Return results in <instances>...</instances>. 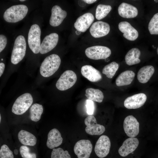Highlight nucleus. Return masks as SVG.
Wrapping results in <instances>:
<instances>
[{"instance_id": "nucleus-32", "label": "nucleus", "mask_w": 158, "mask_h": 158, "mask_svg": "<svg viewBox=\"0 0 158 158\" xmlns=\"http://www.w3.org/2000/svg\"><path fill=\"white\" fill-rule=\"evenodd\" d=\"M19 151L21 155L23 158H37L36 154L31 153L30 148L25 145L20 146Z\"/></svg>"}, {"instance_id": "nucleus-12", "label": "nucleus", "mask_w": 158, "mask_h": 158, "mask_svg": "<svg viewBox=\"0 0 158 158\" xmlns=\"http://www.w3.org/2000/svg\"><path fill=\"white\" fill-rule=\"evenodd\" d=\"M139 140L135 138H130L126 139L118 150V153L122 157H126L130 154H134L138 147Z\"/></svg>"}, {"instance_id": "nucleus-9", "label": "nucleus", "mask_w": 158, "mask_h": 158, "mask_svg": "<svg viewBox=\"0 0 158 158\" xmlns=\"http://www.w3.org/2000/svg\"><path fill=\"white\" fill-rule=\"evenodd\" d=\"M111 147L109 138L107 135L101 136L97 141L95 147V151L97 157L104 158L109 154Z\"/></svg>"}, {"instance_id": "nucleus-27", "label": "nucleus", "mask_w": 158, "mask_h": 158, "mask_svg": "<svg viewBox=\"0 0 158 158\" xmlns=\"http://www.w3.org/2000/svg\"><path fill=\"white\" fill-rule=\"evenodd\" d=\"M42 106L37 103H35L32 105L30 109V118L31 120L37 122L41 118L43 113Z\"/></svg>"}, {"instance_id": "nucleus-16", "label": "nucleus", "mask_w": 158, "mask_h": 158, "mask_svg": "<svg viewBox=\"0 0 158 158\" xmlns=\"http://www.w3.org/2000/svg\"><path fill=\"white\" fill-rule=\"evenodd\" d=\"M94 20L93 15L87 13L79 17L74 23L75 28L78 31L84 32L89 28Z\"/></svg>"}, {"instance_id": "nucleus-35", "label": "nucleus", "mask_w": 158, "mask_h": 158, "mask_svg": "<svg viewBox=\"0 0 158 158\" xmlns=\"http://www.w3.org/2000/svg\"><path fill=\"white\" fill-rule=\"evenodd\" d=\"M7 42V39L3 35H0V52H1L5 47Z\"/></svg>"}, {"instance_id": "nucleus-25", "label": "nucleus", "mask_w": 158, "mask_h": 158, "mask_svg": "<svg viewBox=\"0 0 158 158\" xmlns=\"http://www.w3.org/2000/svg\"><path fill=\"white\" fill-rule=\"evenodd\" d=\"M140 54V51L137 48L130 49L125 56L126 63L129 66H131L139 63L140 62V60L139 59Z\"/></svg>"}, {"instance_id": "nucleus-21", "label": "nucleus", "mask_w": 158, "mask_h": 158, "mask_svg": "<svg viewBox=\"0 0 158 158\" xmlns=\"http://www.w3.org/2000/svg\"><path fill=\"white\" fill-rule=\"evenodd\" d=\"M46 145L50 149H54L60 145L63 142L61 133L56 128L51 130L48 134Z\"/></svg>"}, {"instance_id": "nucleus-5", "label": "nucleus", "mask_w": 158, "mask_h": 158, "mask_svg": "<svg viewBox=\"0 0 158 158\" xmlns=\"http://www.w3.org/2000/svg\"><path fill=\"white\" fill-rule=\"evenodd\" d=\"M41 30L37 24L32 25L29 31L28 42L29 46L33 52L38 54L40 52L41 45Z\"/></svg>"}, {"instance_id": "nucleus-20", "label": "nucleus", "mask_w": 158, "mask_h": 158, "mask_svg": "<svg viewBox=\"0 0 158 158\" xmlns=\"http://www.w3.org/2000/svg\"><path fill=\"white\" fill-rule=\"evenodd\" d=\"M118 12L121 16L127 18H135L138 13V10L136 7L124 2L121 3L119 6Z\"/></svg>"}, {"instance_id": "nucleus-19", "label": "nucleus", "mask_w": 158, "mask_h": 158, "mask_svg": "<svg viewBox=\"0 0 158 158\" xmlns=\"http://www.w3.org/2000/svg\"><path fill=\"white\" fill-rule=\"evenodd\" d=\"M81 72L84 77L92 82H97L102 78L100 72L90 65L83 66L81 68Z\"/></svg>"}, {"instance_id": "nucleus-18", "label": "nucleus", "mask_w": 158, "mask_h": 158, "mask_svg": "<svg viewBox=\"0 0 158 158\" xmlns=\"http://www.w3.org/2000/svg\"><path fill=\"white\" fill-rule=\"evenodd\" d=\"M51 13L49 23L51 25L54 27L57 26L61 24L67 15L66 12L58 5H55L53 7Z\"/></svg>"}, {"instance_id": "nucleus-2", "label": "nucleus", "mask_w": 158, "mask_h": 158, "mask_svg": "<svg viewBox=\"0 0 158 158\" xmlns=\"http://www.w3.org/2000/svg\"><path fill=\"white\" fill-rule=\"evenodd\" d=\"M28 11L27 7L24 5H13L6 10L4 14V18L8 22H17L25 18Z\"/></svg>"}, {"instance_id": "nucleus-41", "label": "nucleus", "mask_w": 158, "mask_h": 158, "mask_svg": "<svg viewBox=\"0 0 158 158\" xmlns=\"http://www.w3.org/2000/svg\"><path fill=\"white\" fill-rule=\"evenodd\" d=\"M20 1H25V0H20Z\"/></svg>"}, {"instance_id": "nucleus-33", "label": "nucleus", "mask_w": 158, "mask_h": 158, "mask_svg": "<svg viewBox=\"0 0 158 158\" xmlns=\"http://www.w3.org/2000/svg\"><path fill=\"white\" fill-rule=\"evenodd\" d=\"M0 158H14L13 152L6 145H3L1 147Z\"/></svg>"}, {"instance_id": "nucleus-24", "label": "nucleus", "mask_w": 158, "mask_h": 158, "mask_svg": "<svg viewBox=\"0 0 158 158\" xmlns=\"http://www.w3.org/2000/svg\"><path fill=\"white\" fill-rule=\"evenodd\" d=\"M18 139L25 145L35 146L37 142L35 136L32 133L25 130H21L18 133Z\"/></svg>"}, {"instance_id": "nucleus-6", "label": "nucleus", "mask_w": 158, "mask_h": 158, "mask_svg": "<svg viewBox=\"0 0 158 158\" xmlns=\"http://www.w3.org/2000/svg\"><path fill=\"white\" fill-rule=\"evenodd\" d=\"M77 79L76 74L71 70L65 71L60 76L56 83V87L61 91L66 90L72 87Z\"/></svg>"}, {"instance_id": "nucleus-22", "label": "nucleus", "mask_w": 158, "mask_h": 158, "mask_svg": "<svg viewBox=\"0 0 158 158\" xmlns=\"http://www.w3.org/2000/svg\"><path fill=\"white\" fill-rule=\"evenodd\" d=\"M135 76V73L130 70H127L121 73L116 80V84L118 86H121L130 84Z\"/></svg>"}, {"instance_id": "nucleus-30", "label": "nucleus", "mask_w": 158, "mask_h": 158, "mask_svg": "<svg viewBox=\"0 0 158 158\" xmlns=\"http://www.w3.org/2000/svg\"><path fill=\"white\" fill-rule=\"evenodd\" d=\"M148 28L151 35H158V13L155 14L149 23Z\"/></svg>"}, {"instance_id": "nucleus-7", "label": "nucleus", "mask_w": 158, "mask_h": 158, "mask_svg": "<svg viewBox=\"0 0 158 158\" xmlns=\"http://www.w3.org/2000/svg\"><path fill=\"white\" fill-rule=\"evenodd\" d=\"M85 53L88 58L93 60L105 59L109 57L111 51L108 47L102 46H95L87 48Z\"/></svg>"}, {"instance_id": "nucleus-31", "label": "nucleus", "mask_w": 158, "mask_h": 158, "mask_svg": "<svg viewBox=\"0 0 158 158\" xmlns=\"http://www.w3.org/2000/svg\"><path fill=\"white\" fill-rule=\"evenodd\" d=\"M51 158H71L67 150L64 151L61 148H54L51 154Z\"/></svg>"}, {"instance_id": "nucleus-43", "label": "nucleus", "mask_w": 158, "mask_h": 158, "mask_svg": "<svg viewBox=\"0 0 158 158\" xmlns=\"http://www.w3.org/2000/svg\"><path fill=\"white\" fill-rule=\"evenodd\" d=\"M1 60L2 61H3V59H1Z\"/></svg>"}, {"instance_id": "nucleus-38", "label": "nucleus", "mask_w": 158, "mask_h": 158, "mask_svg": "<svg viewBox=\"0 0 158 158\" xmlns=\"http://www.w3.org/2000/svg\"><path fill=\"white\" fill-rule=\"evenodd\" d=\"M14 153L16 155H17L18 154V152L17 150L15 149L14 150Z\"/></svg>"}, {"instance_id": "nucleus-37", "label": "nucleus", "mask_w": 158, "mask_h": 158, "mask_svg": "<svg viewBox=\"0 0 158 158\" xmlns=\"http://www.w3.org/2000/svg\"><path fill=\"white\" fill-rule=\"evenodd\" d=\"M83 1L88 4H92L95 2H96L97 0H84Z\"/></svg>"}, {"instance_id": "nucleus-4", "label": "nucleus", "mask_w": 158, "mask_h": 158, "mask_svg": "<svg viewBox=\"0 0 158 158\" xmlns=\"http://www.w3.org/2000/svg\"><path fill=\"white\" fill-rule=\"evenodd\" d=\"M33 102V98L30 94H23L18 97L15 101L12 107V112L18 115L23 114L31 106Z\"/></svg>"}, {"instance_id": "nucleus-26", "label": "nucleus", "mask_w": 158, "mask_h": 158, "mask_svg": "<svg viewBox=\"0 0 158 158\" xmlns=\"http://www.w3.org/2000/svg\"><path fill=\"white\" fill-rule=\"evenodd\" d=\"M85 95L89 99L101 103L103 100L104 96L103 92L99 90L91 88L87 89Z\"/></svg>"}, {"instance_id": "nucleus-29", "label": "nucleus", "mask_w": 158, "mask_h": 158, "mask_svg": "<svg viewBox=\"0 0 158 158\" xmlns=\"http://www.w3.org/2000/svg\"><path fill=\"white\" fill-rule=\"evenodd\" d=\"M119 67L118 63L112 62L105 66L102 69V73L107 77L111 78L114 75Z\"/></svg>"}, {"instance_id": "nucleus-14", "label": "nucleus", "mask_w": 158, "mask_h": 158, "mask_svg": "<svg viewBox=\"0 0 158 158\" xmlns=\"http://www.w3.org/2000/svg\"><path fill=\"white\" fill-rule=\"evenodd\" d=\"M110 30V26L108 23L98 21L92 24L90 28V32L93 37L99 38L107 35Z\"/></svg>"}, {"instance_id": "nucleus-39", "label": "nucleus", "mask_w": 158, "mask_h": 158, "mask_svg": "<svg viewBox=\"0 0 158 158\" xmlns=\"http://www.w3.org/2000/svg\"><path fill=\"white\" fill-rule=\"evenodd\" d=\"M1 114H0V122H1Z\"/></svg>"}, {"instance_id": "nucleus-11", "label": "nucleus", "mask_w": 158, "mask_h": 158, "mask_svg": "<svg viewBox=\"0 0 158 158\" xmlns=\"http://www.w3.org/2000/svg\"><path fill=\"white\" fill-rule=\"evenodd\" d=\"M84 122L86 126L85 131L90 135H100L105 131V127L97 124L95 117L93 116L87 117L85 120Z\"/></svg>"}, {"instance_id": "nucleus-15", "label": "nucleus", "mask_w": 158, "mask_h": 158, "mask_svg": "<svg viewBox=\"0 0 158 158\" xmlns=\"http://www.w3.org/2000/svg\"><path fill=\"white\" fill-rule=\"evenodd\" d=\"M58 40V35L55 33H53L46 36L41 44L40 53L45 54L51 50L57 44Z\"/></svg>"}, {"instance_id": "nucleus-40", "label": "nucleus", "mask_w": 158, "mask_h": 158, "mask_svg": "<svg viewBox=\"0 0 158 158\" xmlns=\"http://www.w3.org/2000/svg\"><path fill=\"white\" fill-rule=\"evenodd\" d=\"M157 54H158V47L157 49Z\"/></svg>"}, {"instance_id": "nucleus-42", "label": "nucleus", "mask_w": 158, "mask_h": 158, "mask_svg": "<svg viewBox=\"0 0 158 158\" xmlns=\"http://www.w3.org/2000/svg\"><path fill=\"white\" fill-rule=\"evenodd\" d=\"M154 1L156 2H158V0H154Z\"/></svg>"}, {"instance_id": "nucleus-28", "label": "nucleus", "mask_w": 158, "mask_h": 158, "mask_svg": "<svg viewBox=\"0 0 158 158\" xmlns=\"http://www.w3.org/2000/svg\"><path fill=\"white\" fill-rule=\"evenodd\" d=\"M111 9V7L109 5H98L96 10V18L98 20H100L104 18L109 13Z\"/></svg>"}, {"instance_id": "nucleus-1", "label": "nucleus", "mask_w": 158, "mask_h": 158, "mask_svg": "<svg viewBox=\"0 0 158 158\" xmlns=\"http://www.w3.org/2000/svg\"><path fill=\"white\" fill-rule=\"evenodd\" d=\"M61 63V60L58 55L53 54L47 56L40 66V74L45 77L51 76L58 70Z\"/></svg>"}, {"instance_id": "nucleus-17", "label": "nucleus", "mask_w": 158, "mask_h": 158, "mask_svg": "<svg viewBox=\"0 0 158 158\" xmlns=\"http://www.w3.org/2000/svg\"><path fill=\"white\" fill-rule=\"evenodd\" d=\"M118 28L120 31L123 33V37L128 40L134 41L138 37V31L127 21L120 22L118 24Z\"/></svg>"}, {"instance_id": "nucleus-23", "label": "nucleus", "mask_w": 158, "mask_h": 158, "mask_svg": "<svg viewBox=\"0 0 158 158\" xmlns=\"http://www.w3.org/2000/svg\"><path fill=\"white\" fill-rule=\"evenodd\" d=\"M154 72V68L153 66L151 65L144 66L138 72V80L141 83H146L150 79Z\"/></svg>"}, {"instance_id": "nucleus-3", "label": "nucleus", "mask_w": 158, "mask_h": 158, "mask_svg": "<svg viewBox=\"0 0 158 158\" xmlns=\"http://www.w3.org/2000/svg\"><path fill=\"white\" fill-rule=\"evenodd\" d=\"M26 44L24 37L20 35L15 40L12 50L11 61L14 64L20 62L24 57L26 53Z\"/></svg>"}, {"instance_id": "nucleus-34", "label": "nucleus", "mask_w": 158, "mask_h": 158, "mask_svg": "<svg viewBox=\"0 0 158 158\" xmlns=\"http://www.w3.org/2000/svg\"><path fill=\"white\" fill-rule=\"evenodd\" d=\"M86 107L87 114L90 115H92L94 111V103L92 100L87 99L86 101Z\"/></svg>"}, {"instance_id": "nucleus-13", "label": "nucleus", "mask_w": 158, "mask_h": 158, "mask_svg": "<svg viewBox=\"0 0 158 158\" xmlns=\"http://www.w3.org/2000/svg\"><path fill=\"white\" fill-rule=\"evenodd\" d=\"M147 99L144 93L137 94L127 97L124 102L125 107L129 109L138 108L145 103Z\"/></svg>"}, {"instance_id": "nucleus-8", "label": "nucleus", "mask_w": 158, "mask_h": 158, "mask_svg": "<svg viewBox=\"0 0 158 158\" xmlns=\"http://www.w3.org/2000/svg\"><path fill=\"white\" fill-rule=\"evenodd\" d=\"M92 149V145L88 140H80L75 144L74 151L78 158H89Z\"/></svg>"}, {"instance_id": "nucleus-36", "label": "nucleus", "mask_w": 158, "mask_h": 158, "mask_svg": "<svg viewBox=\"0 0 158 158\" xmlns=\"http://www.w3.org/2000/svg\"><path fill=\"white\" fill-rule=\"evenodd\" d=\"M5 67V64L3 63H0V77H1L3 74Z\"/></svg>"}, {"instance_id": "nucleus-10", "label": "nucleus", "mask_w": 158, "mask_h": 158, "mask_svg": "<svg viewBox=\"0 0 158 158\" xmlns=\"http://www.w3.org/2000/svg\"><path fill=\"white\" fill-rule=\"evenodd\" d=\"M124 131L130 138H134L139 132V123L132 115H129L125 118L123 124Z\"/></svg>"}]
</instances>
